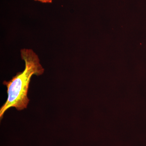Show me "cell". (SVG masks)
Masks as SVG:
<instances>
[{"label": "cell", "mask_w": 146, "mask_h": 146, "mask_svg": "<svg viewBox=\"0 0 146 146\" xmlns=\"http://www.w3.org/2000/svg\"><path fill=\"white\" fill-rule=\"evenodd\" d=\"M21 58L25 62V68L8 81L3 84L7 88V99L0 108V118L2 119L5 112L11 108L19 111L27 108L30 101L28 93L33 76H39L44 72L37 55L31 49L21 50Z\"/></svg>", "instance_id": "obj_1"}, {"label": "cell", "mask_w": 146, "mask_h": 146, "mask_svg": "<svg viewBox=\"0 0 146 146\" xmlns=\"http://www.w3.org/2000/svg\"><path fill=\"white\" fill-rule=\"evenodd\" d=\"M35 1H38L43 3H51L52 0H35Z\"/></svg>", "instance_id": "obj_2"}]
</instances>
